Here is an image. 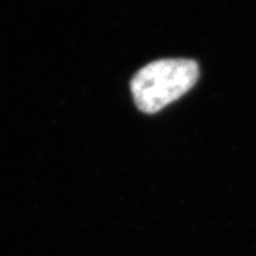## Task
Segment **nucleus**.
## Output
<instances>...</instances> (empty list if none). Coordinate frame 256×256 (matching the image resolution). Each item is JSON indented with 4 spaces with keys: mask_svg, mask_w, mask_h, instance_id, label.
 I'll return each mask as SVG.
<instances>
[{
    "mask_svg": "<svg viewBox=\"0 0 256 256\" xmlns=\"http://www.w3.org/2000/svg\"><path fill=\"white\" fill-rule=\"evenodd\" d=\"M200 69L192 60H159L144 66L130 82L136 107L154 114L178 100L196 84Z\"/></svg>",
    "mask_w": 256,
    "mask_h": 256,
    "instance_id": "nucleus-1",
    "label": "nucleus"
}]
</instances>
